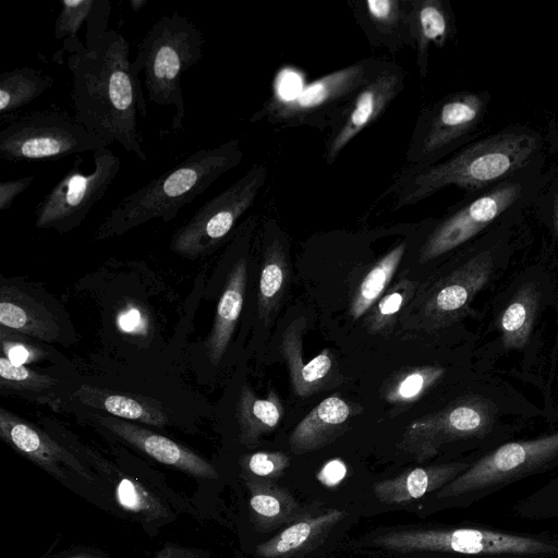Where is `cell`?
I'll return each instance as SVG.
<instances>
[{
	"mask_svg": "<svg viewBox=\"0 0 558 558\" xmlns=\"http://www.w3.org/2000/svg\"><path fill=\"white\" fill-rule=\"evenodd\" d=\"M304 328V319L291 323L283 332L280 344L292 388L295 395L302 398L326 389L336 376V364L329 349H324L308 363H304L302 354Z\"/></svg>",
	"mask_w": 558,
	"mask_h": 558,
	"instance_id": "d6986e66",
	"label": "cell"
},
{
	"mask_svg": "<svg viewBox=\"0 0 558 558\" xmlns=\"http://www.w3.org/2000/svg\"><path fill=\"white\" fill-rule=\"evenodd\" d=\"M537 307V295L534 287L523 286L514 294L500 317L502 344L507 349L522 348L532 331Z\"/></svg>",
	"mask_w": 558,
	"mask_h": 558,
	"instance_id": "f1b7e54d",
	"label": "cell"
},
{
	"mask_svg": "<svg viewBox=\"0 0 558 558\" xmlns=\"http://www.w3.org/2000/svg\"><path fill=\"white\" fill-rule=\"evenodd\" d=\"M2 354L15 365H25L44 356V352L22 338L5 333L1 327Z\"/></svg>",
	"mask_w": 558,
	"mask_h": 558,
	"instance_id": "f35d334b",
	"label": "cell"
},
{
	"mask_svg": "<svg viewBox=\"0 0 558 558\" xmlns=\"http://www.w3.org/2000/svg\"><path fill=\"white\" fill-rule=\"evenodd\" d=\"M267 179L265 165H253L229 187L207 201L172 235L170 248L186 258L213 252L253 206Z\"/></svg>",
	"mask_w": 558,
	"mask_h": 558,
	"instance_id": "30bf717a",
	"label": "cell"
},
{
	"mask_svg": "<svg viewBox=\"0 0 558 558\" xmlns=\"http://www.w3.org/2000/svg\"><path fill=\"white\" fill-rule=\"evenodd\" d=\"M488 100L485 92L464 90L433 104L414 129L405 154L408 165L430 166L466 145L484 120Z\"/></svg>",
	"mask_w": 558,
	"mask_h": 558,
	"instance_id": "9c48e42d",
	"label": "cell"
},
{
	"mask_svg": "<svg viewBox=\"0 0 558 558\" xmlns=\"http://www.w3.org/2000/svg\"><path fill=\"white\" fill-rule=\"evenodd\" d=\"M360 4L362 15L366 17L363 24L371 25L375 34L384 37L401 35L412 44L403 0H366Z\"/></svg>",
	"mask_w": 558,
	"mask_h": 558,
	"instance_id": "d6a6232c",
	"label": "cell"
},
{
	"mask_svg": "<svg viewBox=\"0 0 558 558\" xmlns=\"http://www.w3.org/2000/svg\"><path fill=\"white\" fill-rule=\"evenodd\" d=\"M558 466V432L530 440L502 444L473 461L436 497L471 505L529 476Z\"/></svg>",
	"mask_w": 558,
	"mask_h": 558,
	"instance_id": "8992f818",
	"label": "cell"
},
{
	"mask_svg": "<svg viewBox=\"0 0 558 558\" xmlns=\"http://www.w3.org/2000/svg\"><path fill=\"white\" fill-rule=\"evenodd\" d=\"M342 512L329 511L316 518L294 523L283 530L279 535L257 547V553L265 558H277L287 555L303 546L317 532L328 524L335 523Z\"/></svg>",
	"mask_w": 558,
	"mask_h": 558,
	"instance_id": "4dcf8cb0",
	"label": "cell"
},
{
	"mask_svg": "<svg viewBox=\"0 0 558 558\" xmlns=\"http://www.w3.org/2000/svg\"><path fill=\"white\" fill-rule=\"evenodd\" d=\"M391 64L383 59H363L305 85L292 98L272 96L250 119L266 120L276 128L310 126L330 131L343 119L360 89Z\"/></svg>",
	"mask_w": 558,
	"mask_h": 558,
	"instance_id": "5b68a950",
	"label": "cell"
},
{
	"mask_svg": "<svg viewBox=\"0 0 558 558\" xmlns=\"http://www.w3.org/2000/svg\"><path fill=\"white\" fill-rule=\"evenodd\" d=\"M208 554L198 548L167 544L150 558H207Z\"/></svg>",
	"mask_w": 558,
	"mask_h": 558,
	"instance_id": "ee69618b",
	"label": "cell"
},
{
	"mask_svg": "<svg viewBox=\"0 0 558 558\" xmlns=\"http://www.w3.org/2000/svg\"><path fill=\"white\" fill-rule=\"evenodd\" d=\"M361 412L360 404L337 395L324 399L292 430L290 449L300 454L333 441L344 433L349 421Z\"/></svg>",
	"mask_w": 558,
	"mask_h": 558,
	"instance_id": "ac0fdd59",
	"label": "cell"
},
{
	"mask_svg": "<svg viewBox=\"0 0 558 558\" xmlns=\"http://www.w3.org/2000/svg\"><path fill=\"white\" fill-rule=\"evenodd\" d=\"M289 459L281 452H255L242 459L243 468L255 476L267 477L281 473Z\"/></svg>",
	"mask_w": 558,
	"mask_h": 558,
	"instance_id": "74e56055",
	"label": "cell"
},
{
	"mask_svg": "<svg viewBox=\"0 0 558 558\" xmlns=\"http://www.w3.org/2000/svg\"><path fill=\"white\" fill-rule=\"evenodd\" d=\"M246 277V260L239 258L229 274L205 343L206 353L213 365L220 362L233 335L243 306Z\"/></svg>",
	"mask_w": 558,
	"mask_h": 558,
	"instance_id": "603a6c76",
	"label": "cell"
},
{
	"mask_svg": "<svg viewBox=\"0 0 558 558\" xmlns=\"http://www.w3.org/2000/svg\"><path fill=\"white\" fill-rule=\"evenodd\" d=\"M543 140L525 125H511L468 143L445 159L404 169L387 191L393 208L414 205L444 187L454 185L470 195L511 177L541 167Z\"/></svg>",
	"mask_w": 558,
	"mask_h": 558,
	"instance_id": "7a4b0ae2",
	"label": "cell"
},
{
	"mask_svg": "<svg viewBox=\"0 0 558 558\" xmlns=\"http://www.w3.org/2000/svg\"><path fill=\"white\" fill-rule=\"evenodd\" d=\"M290 272L288 255L282 239L275 235L264 251L258 294L257 312L264 324H268L283 298Z\"/></svg>",
	"mask_w": 558,
	"mask_h": 558,
	"instance_id": "484cf974",
	"label": "cell"
},
{
	"mask_svg": "<svg viewBox=\"0 0 558 558\" xmlns=\"http://www.w3.org/2000/svg\"><path fill=\"white\" fill-rule=\"evenodd\" d=\"M0 324L1 327L47 342L54 341L59 336V326L53 315L12 286L1 287Z\"/></svg>",
	"mask_w": 558,
	"mask_h": 558,
	"instance_id": "7402d4cb",
	"label": "cell"
},
{
	"mask_svg": "<svg viewBox=\"0 0 558 558\" xmlns=\"http://www.w3.org/2000/svg\"><path fill=\"white\" fill-rule=\"evenodd\" d=\"M0 436L13 449L54 476H63L61 464H64L85 480H92L86 469L64 447L4 408L0 409Z\"/></svg>",
	"mask_w": 558,
	"mask_h": 558,
	"instance_id": "e0dca14e",
	"label": "cell"
},
{
	"mask_svg": "<svg viewBox=\"0 0 558 558\" xmlns=\"http://www.w3.org/2000/svg\"><path fill=\"white\" fill-rule=\"evenodd\" d=\"M405 23L416 50L420 74L427 73L429 49L441 48L450 34V11L442 0H403Z\"/></svg>",
	"mask_w": 558,
	"mask_h": 558,
	"instance_id": "ffe728a7",
	"label": "cell"
},
{
	"mask_svg": "<svg viewBox=\"0 0 558 558\" xmlns=\"http://www.w3.org/2000/svg\"><path fill=\"white\" fill-rule=\"evenodd\" d=\"M117 325L119 329L125 333H145L147 329L146 318L142 311L131 304L119 312Z\"/></svg>",
	"mask_w": 558,
	"mask_h": 558,
	"instance_id": "b9f144b4",
	"label": "cell"
},
{
	"mask_svg": "<svg viewBox=\"0 0 558 558\" xmlns=\"http://www.w3.org/2000/svg\"><path fill=\"white\" fill-rule=\"evenodd\" d=\"M53 84V78L31 66L17 68L0 74V120L3 124L17 110L41 96Z\"/></svg>",
	"mask_w": 558,
	"mask_h": 558,
	"instance_id": "4316f807",
	"label": "cell"
},
{
	"mask_svg": "<svg viewBox=\"0 0 558 558\" xmlns=\"http://www.w3.org/2000/svg\"><path fill=\"white\" fill-rule=\"evenodd\" d=\"M252 495L250 499V507L253 512L263 519L276 518L282 512L281 500L268 489H263L254 482L248 483Z\"/></svg>",
	"mask_w": 558,
	"mask_h": 558,
	"instance_id": "ab89813d",
	"label": "cell"
},
{
	"mask_svg": "<svg viewBox=\"0 0 558 558\" xmlns=\"http://www.w3.org/2000/svg\"><path fill=\"white\" fill-rule=\"evenodd\" d=\"M496 423L495 405L477 396H465L444 409L412 421L398 445L416 460H427L448 444L481 440Z\"/></svg>",
	"mask_w": 558,
	"mask_h": 558,
	"instance_id": "7c38bea8",
	"label": "cell"
},
{
	"mask_svg": "<svg viewBox=\"0 0 558 558\" xmlns=\"http://www.w3.org/2000/svg\"><path fill=\"white\" fill-rule=\"evenodd\" d=\"M347 475L345 464L339 460H330L327 462L318 473V480L326 486L338 485Z\"/></svg>",
	"mask_w": 558,
	"mask_h": 558,
	"instance_id": "7bdbcfd3",
	"label": "cell"
},
{
	"mask_svg": "<svg viewBox=\"0 0 558 558\" xmlns=\"http://www.w3.org/2000/svg\"><path fill=\"white\" fill-rule=\"evenodd\" d=\"M283 403L270 389L266 398H258L248 386H243L236 403L240 441L254 446L262 435L274 430L283 416Z\"/></svg>",
	"mask_w": 558,
	"mask_h": 558,
	"instance_id": "d4e9b609",
	"label": "cell"
},
{
	"mask_svg": "<svg viewBox=\"0 0 558 558\" xmlns=\"http://www.w3.org/2000/svg\"><path fill=\"white\" fill-rule=\"evenodd\" d=\"M407 246L405 241L398 243L376 262L364 277L350 303L349 313L352 319H359L383 296L400 265Z\"/></svg>",
	"mask_w": 558,
	"mask_h": 558,
	"instance_id": "83f0119b",
	"label": "cell"
},
{
	"mask_svg": "<svg viewBox=\"0 0 558 558\" xmlns=\"http://www.w3.org/2000/svg\"><path fill=\"white\" fill-rule=\"evenodd\" d=\"M57 385V379L25 365H15L3 354L0 356V387L4 391L39 392Z\"/></svg>",
	"mask_w": 558,
	"mask_h": 558,
	"instance_id": "836d02e7",
	"label": "cell"
},
{
	"mask_svg": "<svg viewBox=\"0 0 558 558\" xmlns=\"http://www.w3.org/2000/svg\"><path fill=\"white\" fill-rule=\"evenodd\" d=\"M539 186L534 168L471 195L434 225L420 248L418 262L425 264L464 244L506 211L532 201Z\"/></svg>",
	"mask_w": 558,
	"mask_h": 558,
	"instance_id": "52a82bcc",
	"label": "cell"
},
{
	"mask_svg": "<svg viewBox=\"0 0 558 558\" xmlns=\"http://www.w3.org/2000/svg\"><path fill=\"white\" fill-rule=\"evenodd\" d=\"M82 404L102 410L112 416L136 421L154 426H165L169 422L162 405L147 397L118 393L89 385H82L74 393Z\"/></svg>",
	"mask_w": 558,
	"mask_h": 558,
	"instance_id": "cb8c5ba5",
	"label": "cell"
},
{
	"mask_svg": "<svg viewBox=\"0 0 558 558\" xmlns=\"http://www.w3.org/2000/svg\"><path fill=\"white\" fill-rule=\"evenodd\" d=\"M116 499L125 510L145 515L148 520L166 515V508L138 482L123 476L116 485Z\"/></svg>",
	"mask_w": 558,
	"mask_h": 558,
	"instance_id": "e575fe53",
	"label": "cell"
},
{
	"mask_svg": "<svg viewBox=\"0 0 558 558\" xmlns=\"http://www.w3.org/2000/svg\"><path fill=\"white\" fill-rule=\"evenodd\" d=\"M445 374L435 365L408 367L396 373L383 388V398L390 404H410L422 398Z\"/></svg>",
	"mask_w": 558,
	"mask_h": 558,
	"instance_id": "f546056e",
	"label": "cell"
},
{
	"mask_svg": "<svg viewBox=\"0 0 558 558\" xmlns=\"http://www.w3.org/2000/svg\"><path fill=\"white\" fill-rule=\"evenodd\" d=\"M417 281L401 279L371 308L365 325L369 332L386 335L392 329L398 314L413 299Z\"/></svg>",
	"mask_w": 558,
	"mask_h": 558,
	"instance_id": "1f68e13d",
	"label": "cell"
},
{
	"mask_svg": "<svg viewBox=\"0 0 558 558\" xmlns=\"http://www.w3.org/2000/svg\"><path fill=\"white\" fill-rule=\"evenodd\" d=\"M68 558H101V557L93 556V555H78V556H72V557H68Z\"/></svg>",
	"mask_w": 558,
	"mask_h": 558,
	"instance_id": "7dc6e473",
	"label": "cell"
},
{
	"mask_svg": "<svg viewBox=\"0 0 558 558\" xmlns=\"http://www.w3.org/2000/svg\"><path fill=\"white\" fill-rule=\"evenodd\" d=\"M205 39L186 16L175 12L155 22L140 43L131 62V73L144 86L148 99L162 107H172L173 132L184 131L185 102L181 81L183 74L201 61Z\"/></svg>",
	"mask_w": 558,
	"mask_h": 558,
	"instance_id": "277c9868",
	"label": "cell"
},
{
	"mask_svg": "<svg viewBox=\"0 0 558 558\" xmlns=\"http://www.w3.org/2000/svg\"><path fill=\"white\" fill-rule=\"evenodd\" d=\"M36 179L35 174H29L16 180L0 182V210L10 209L14 201L25 192Z\"/></svg>",
	"mask_w": 558,
	"mask_h": 558,
	"instance_id": "60d3db41",
	"label": "cell"
},
{
	"mask_svg": "<svg viewBox=\"0 0 558 558\" xmlns=\"http://www.w3.org/2000/svg\"><path fill=\"white\" fill-rule=\"evenodd\" d=\"M94 169L82 170L83 157L77 156L71 169L45 195L35 208V227L68 232L87 217L116 180L121 161L107 147L94 151Z\"/></svg>",
	"mask_w": 558,
	"mask_h": 558,
	"instance_id": "8fae6325",
	"label": "cell"
},
{
	"mask_svg": "<svg viewBox=\"0 0 558 558\" xmlns=\"http://www.w3.org/2000/svg\"><path fill=\"white\" fill-rule=\"evenodd\" d=\"M515 512L531 519L558 517V477L519 501Z\"/></svg>",
	"mask_w": 558,
	"mask_h": 558,
	"instance_id": "8d00e7d4",
	"label": "cell"
},
{
	"mask_svg": "<svg viewBox=\"0 0 558 558\" xmlns=\"http://www.w3.org/2000/svg\"><path fill=\"white\" fill-rule=\"evenodd\" d=\"M98 423L156 461L201 478L218 477L216 469L186 447L165 436L112 415L97 416Z\"/></svg>",
	"mask_w": 558,
	"mask_h": 558,
	"instance_id": "2e32d148",
	"label": "cell"
},
{
	"mask_svg": "<svg viewBox=\"0 0 558 558\" xmlns=\"http://www.w3.org/2000/svg\"><path fill=\"white\" fill-rule=\"evenodd\" d=\"M64 51L69 52L75 120L90 133L110 144L118 142L146 161L136 122L137 112L146 117V101L141 82L131 73L129 43L120 33L108 29L92 50L78 37L64 39L53 58L62 60Z\"/></svg>",
	"mask_w": 558,
	"mask_h": 558,
	"instance_id": "6da1fadb",
	"label": "cell"
},
{
	"mask_svg": "<svg viewBox=\"0 0 558 558\" xmlns=\"http://www.w3.org/2000/svg\"><path fill=\"white\" fill-rule=\"evenodd\" d=\"M549 205L553 223L558 234V182L554 183L551 186Z\"/></svg>",
	"mask_w": 558,
	"mask_h": 558,
	"instance_id": "f6af8a7d",
	"label": "cell"
},
{
	"mask_svg": "<svg viewBox=\"0 0 558 558\" xmlns=\"http://www.w3.org/2000/svg\"><path fill=\"white\" fill-rule=\"evenodd\" d=\"M101 0H63L54 23L56 39L76 38L83 24L88 25L97 12Z\"/></svg>",
	"mask_w": 558,
	"mask_h": 558,
	"instance_id": "d590c367",
	"label": "cell"
},
{
	"mask_svg": "<svg viewBox=\"0 0 558 558\" xmlns=\"http://www.w3.org/2000/svg\"><path fill=\"white\" fill-rule=\"evenodd\" d=\"M493 266L492 253L483 251L436 283L420 307L423 327L440 328L460 317L488 281Z\"/></svg>",
	"mask_w": 558,
	"mask_h": 558,
	"instance_id": "9a60e30c",
	"label": "cell"
},
{
	"mask_svg": "<svg viewBox=\"0 0 558 558\" xmlns=\"http://www.w3.org/2000/svg\"><path fill=\"white\" fill-rule=\"evenodd\" d=\"M110 145L62 110L46 109L15 116L0 131V158L47 161Z\"/></svg>",
	"mask_w": 558,
	"mask_h": 558,
	"instance_id": "ba28073f",
	"label": "cell"
},
{
	"mask_svg": "<svg viewBox=\"0 0 558 558\" xmlns=\"http://www.w3.org/2000/svg\"><path fill=\"white\" fill-rule=\"evenodd\" d=\"M147 0H130V5L133 12H138L147 4Z\"/></svg>",
	"mask_w": 558,
	"mask_h": 558,
	"instance_id": "bcb514c9",
	"label": "cell"
},
{
	"mask_svg": "<svg viewBox=\"0 0 558 558\" xmlns=\"http://www.w3.org/2000/svg\"><path fill=\"white\" fill-rule=\"evenodd\" d=\"M375 542L399 551L433 550L515 556L558 553V546L545 539L474 527L401 531L386 534Z\"/></svg>",
	"mask_w": 558,
	"mask_h": 558,
	"instance_id": "4fadbf2b",
	"label": "cell"
},
{
	"mask_svg": "<svg viewBox=\"0 0 558 558\" xmlns=\"http://www.w3.org/2000/svg\"><path fill=\"white\" fill-rule=\"evenodd\" d=\"M405 76V71L391 62L360 89L327 137L323 154L326 165H332L350 142L379 119L404 88Z\"/></svg>",
	"mask_w": 558,
	"mask_h": 558,
	"instance_id": "5bb4252c",
	"label": "cell"
},
{
	"mask_svg": "<svg viewBox=\"0 0 558 558\" xmlns=\"http://www.w3.org/2000/svg\"><path fill=\"white\" fill-rule=\"evenodd\" d=\"M472 462L460 461L415 468L395 478L377 483L374 490L377 498L386 504L417 499L432 490H439L464 472Z\"/></svg>",
	"mask_w": 558,
	"mask_h": 558,
	"instance_id": "44dd1931",
	"label": "cell"
},
{
	"mask_svg": "<svg viewBox=\"0 0 558 558\" xmlns=\"http://www.w3.org/2000/svg\"><path fill=\"white\" fill-rule=\"evenodd\" d=\"M243 159L241 142L229 140L196 150L183 161L124 196L99 223L95 238L123 235L153 219L168 222Z\"/></svg>",
	"mask_w": 558,
	"mask_h": 558,
	"instance_id": "3957f363",
	"label": "cell"
}]
</instances>
